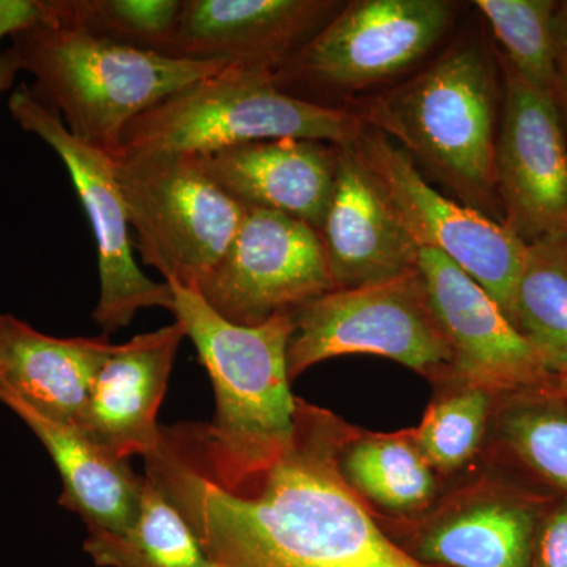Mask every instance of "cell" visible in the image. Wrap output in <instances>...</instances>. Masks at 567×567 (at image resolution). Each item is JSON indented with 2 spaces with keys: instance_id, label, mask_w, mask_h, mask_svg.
<instances>
[{
  "instance_id": "cell-1",
  "label": "cell",
  "mask_w": 567,
  "mask_h": 567,
  "mask_svg": "<svg viewBox=\"0 0 567 567\" xmlns=\"http://www.w3.org/2000/svg\"><path fill=\"white\" fill-rule=\"evenodd\" d=\"M353 429L297 399L292 445L238 488L210 480L163 434L145 477L169 499L218 567H434L380 527L347 483Z\"/></svg>"
},
{
  "instance_id": "cell-2",
  "label": "cell",
  "mask_w": 567,
  "mask_h": 567,
  "mask_svg": "<svg viewBox=\"0 0 567 567\" xmlns=\"http://www.w3.org/2000/svg\"><path fill=\"white\" fill-rule=\"evenodd\" d=\"M167 284L174 290L175 320L210 377L216 409L210 424L163 432L216 484L241 487L270 470L293 442L297 398L287 369L292 312L241 327L219 316L197 290Z\"/></svg>"
},
{
  "instance_id": "cell-3",
  "label": "cell",
  "mask_w": 567,
  "mask_h": 567,
  "mask_svg": "<svg viewBox=\"0 0 567 567\" xmlns=\"http://www.w3.org/2000/svg\"><path fill=\"white\" fill-rule=\"evenodd\" d=\"M10 50L31 91L76 140L121 153L126 126L173 93L219 73L229 63L183 61L96 35L62 17L48 0V17L11 37Z\"/></svg>"
},
{
  "instance_id": "cell-4",
  "label": "cell",
  "mask_w": 567,
  "mask_h": 567,
  "mask_svg": "<svg viewBox=\"0 0 567 567\" xmlns=\"http://www.w3.org/2000/svg\"><path fill=\"white\" fill-rule=\"evenodd\" d=\"M350 111L423 164L466 207L502 221L495 177L498 84L480 44H451L409 80Z\"/></svg>"
},
{
  "instance_id": "cell-5",
  "label": "cell",
  "mask_w": 567,
  "mask_h": 567,
  "mask_svg": "<svg viewBox=\"0 0 567 567\" xmlns=\"http://www.w3.org/2000/svg\"><path fill=\"white\" fill-rule=\"evenodd\" d=\"M361 125L349 107L306 102L281 91L274 73L230 65L134 118L118 155L205 156L279 137L346 145Z\"/></svg>"
},
{
  "instance_id": "cell-6",
  "label": "cell",
  "mask_w": 567,
  "mask_h": 567,
  "mask_svg": "<svg viewBox=\"0 0 567 567\" xmlns=\"http://www.w3.org/2000/svg\"><path fill=\"white\" fill-rule=\"evenodd\" d=\"M112 162L142 262L166 282L199 290L248 208L212 181L197 156L117 155Z\"/></svg>"
},
{
  "instance_id": "cell-7",
  "label": "cell",
  "mask_w": 567,
  "mask_h": 567,
  "mask_svg": "<svg viewBox=\"0 0 567 567\" xmlns=\"http://www.w3.org/2000/svg\"><path fill=\"white\" fill-rule=\"evenodd\" d=\"M292 317L290 382L311 365L344 354H377L427 379L453 375V353L417 267L388 281L331 290Z\"/></svg>"
},
{
  "instance_id": "cell-8",
  "label": "cell",
  "mask_w": 567,
  "mask_h": 567,
  "mask_svg": "<svg viewBox=\"0 0 567 567\" xmlns=\"http://www.w3.org/2000/svg\"><path fill=\"white\" fill-rule=\"evenodd\" d=\"M420 249L456 264L514 323V298L528 244L505 224L436 192L412 156L385 134L361 125L350 142Z\"/></svg>"
},
{
  "instance_id": "cell-9",
  "label": "cell",
  "mask_w": 567,
  "mask_h": 567,
  "mask_svg": "<svg viewBox=\"0 0 567 567\" xmlns=\"http://www.w3.org/2000/svg\"><path fill=\"white\" fill-rule=\"evenodd\" d=\"M456 18L446 0H353L275 71L281 91H361L423 61Z\"/></svg>"
},
{
  "instance_id": "cell-10",
  "label": "cell",
  "mask_w": 567,
  "mask_h": 567,
  "mask_svg": "<svg viewBox=\"0 0 567 567\" xmlns=\"http://www.w3.org/2000/svg\"><path fill=\"white\" fill-rule=\"evenodd\" d=\"M9 111L25 133L35 134L58 153L91 223L100 275V298L92 319L103 336L110 338L128 327L141 309L173 312V287L142 274L134 259L132 226L111 156L76 140L62 118L33 95L31 85L21 84L11 92Z\"/></svg>"
},
{
  "instance_id": "cell-11",
  "label": "cell",
  "mask_w": 567,
  "mask_h": 567,
  "mask_svg": "<svg viewBox=\"0 0 567 567\" xmlns=\"http://www.w3.org/2000/svg\"><path fill=\"white\" fill-rule=\"evenodd\" d=\"M334 289L319 230L286 213L251 208L197 292L229 322L256 327Z\"/></svg>"
},
{
  "instance_id": "cell-12",
  "label": "cell",
  "mask_w": 567,
  "mask_h": 567,
  "mask_svg": "<svg viewBox=\"0 0 567 567\" xmlns=\"http://www.w3.org/2000/svg\"><path fill=\"white\" fill-rule=\"evenodd\" d=\"M503 111L495 147L502 221L525 244L567 235V137L557 99L502 55Z\"/></svg>"
},
{
  "instance_id": "cell-13",
  "label": "cell",
  "mask_w": 567,
  "mask_h": 567,
  "mask_svg": "<svg viewBox=\"0 0 567 567\" xmlns=\"http://www.w3.org/2000/svg\"><path fill=\"white\" fill-rule=\"evenodd\" d=\"M417 268L453 353V377L488 394L540 385L550 372L491 297L456 264L421 249Z\"/></svg>"
},
{
  "instance_id": "cell-14",
  "label": "cell",
  "mask_w": 567,
  "mask_h": 567,
  "mask_svg": "<svg viewBox=\"0 0 567 567\" xmlns=\"http://www.w3.org/2000/svg\"><path fill=\"white\" fill-rule=\"evenodd\" d=\"M342 6L336 0H183L164 55L275 74Z\"/></svg>"
},
{
  "instance_id": "cell-15",
  "label": "cell",
  "mask_w": 567,
  "mask_h": 567,
  "mask_svg": "<svg viewBox=\"0 0 567 567\" xmlns=\"http://www.w3.org/2000/svg\"><path fill=\"white\" fill-rule=\"evenodd\" d=\"M185 338V327L175 320L115 344L74 427L112 456H147L162 436L156 416Z\"/></svg>"
},
{
  "instance_id": "cell-16",
  "label": "cell",
  "mask_w": 567,
  "mask_h": 567,
  "mask_svg": "<svg viewBox=\"0 0 567 567\" xmlns=\"http://www.w3.org/2000/svg\"><path fill=\"white\" fill-rule=\"evenodd\" d=\"M336 147L333 199L320 230L336 289L383 282L413 270L421 249L352 144Z\"/></svg>"
},
{
  "instance_id": "cell-17",
  "label": "cell",
  "mask_w": 567,
  "mask_h": 567,
  "mask_svg": "<svg viewBox=\"0 0 567 567\" xmlns=\"http://www.w3.org/2000/svg\"><path fill=\"white\" fill-rule=\"evenodd\" d=\"M197 158L212 181L248 210L286 213L322 230L334 193L336 145L279 137Z\"/></svg>"
},
{
  "instance_id": "cell-18",
  "label": "cell",
  "mask_w": 567,
  "mask_h": 567,
  "mask_svg": "<svg viewBox=\"0 0 567 567\" xmlns=\"http://www.w3.org/2000/svg\"><path fill=\"white\" fill-rule=\"evenodd\" d=\"M114 346L107 336L54 338L0 315V402H17L52 423L76 425Z\"/></svg>"
},
{
  "instance_id": "cell-19",
  "label": "cell",
  "mask_w": 567,
  "mask_h": 567,
  "mask_svg": "<svg viewBox=\"0 0 567 567\" xmlns=\"http://www.w3.org/2000/svg\"><path fill=\"white\" fill-rule=\"evenodd\" d=\"M394 540L434 567H532L535 516L509 496L480 488Z\"/></svg>"
},
{
  "instance_id": "cell-20",
  "label": "cell",
  "mask_w": 567,
  "mask_h": 567,
  "mask_svg": "<svg viewBox=\"0 0 567 567\" xmlns=\"http://www.w3.org/2000/svg\"><path fill=\"white\" fill-rule=\"evenodd\" d=\"M6 405L47 447L62 477L59 503L84 520L87 533L123 535L133 527L145 476H137L126 458L112 456L74 425L52 423L17 402Z\"/></svg>"
},
{
  "instance_id": "cell-21",
  "label": "cell",
  "mask_w": 567,
  "mask_h": 567,
  "mask_svg": "<svg viewBox=\"0 0 567 567\" xmlns=\"http://www.w3.org/2000/svg\"><path fill=\"white\" fill-rule=\"evenodd\" d=\"M84 550L99 567H218L186 518L147 477L133 527L123 535L87 533Z\"/></svg>"
},
{
  "instance_id": "cell-22",
  "label": "cell",
  "mask_w": 567,
  "mask_h": 567,
  "mask_svg": "<svg viewBox=\"0 0 567 567\" xmlns=\"http://www.w3.org/2000/svg\"><path fill=\"white\" fill-rule=\"evenodd\" d=\"M341 470L361 498L394 513H415L435 492L434 468L417 450L410 432L352 435L341 453Z\"/></svg>"
},
{
  "instance_id": "cell-23",
  "label": "cell",
  "mask_w": 567,
  "mask_h": 567,
  "mask_svg": "<svg viewBox=\"0 0 567 567\" xmlns=\"http://www.w3.org/2000/svg\"><path fill=\"white\" fill-rule=\"evenodd\" d=\"M513 320L547 371L567 375V235L528 244Z\"/></svg>"
},
{
  "instance_id": "cell-24",
  "label": "cell",
  "mask_w": 567,
  "mask_h": 567,
  "mask_svg": "<svg viewBox=\"0 0 567 567\" xmlns=\"http://www.w3.org/2000/svg\"><path fill=\"white\" fill-rule=\"evenodd\" d=\"M505 61L533 85L557 99L554 0H476Z\"/></svg>"
},
{
  "instance_id": "cell-25",
  "label": "cell",
  "mask_w": 567,
  "mask_h": 567,
  "mask_svg": "<svg viewBox=\"0 0 567 567\" xmlns=\"http://www.w3.org/2000/svg\"><path fill=\"white\" fill-rule=\"evenodd\" d=\"M183 0H55L62 17L137 50H167Z\"/></svg>"
},
{
  "instance_id": "cell-26",
  "label": "cell",
  "mask_w": 567,
  "mask_h": 567,
  "mask_svg": "<svg viewBox=\"0 0 567 567\" xmlns=\"http://www.w3.org/2000/svg\"><path fill=\"white\" fill-rule=\"evenodd\" d=\"M488 404L487 391L465 386L429 406L410 435L432 468L453 472L475 456L486 434Z\"/></svg>"
},
{
  "instance_id": "cell-27",
  "label": "cell",
  "mask_w": 567,
  "mask_h": 567,
  "mask_svg": "<svg viewBox=\"0 0 567 567\" xmlns=\"http://www.w3.org/2000/svg\"><path fill=\"white\" fill-rule=\"evenodd\" d=\"M503 432L518 456L567 492V413L540 406L514 410Z\"/></svg>"
},
{
  "instance_id": "cell-28",
  "label": "cell",
  "mask_w": 567,
  "mask_h": 567,
  "mask_svg": "<svg viewBox=\"0 0 567 567\" xmlns=\"http://www.w3.org/2000/svg\"><path fill=\"white\" fill-rule=\"evenodd\" d=\"M533 550L535 567H567V507L547 518Z\"/></svg>"
},
{
  "instance_id": "cell-29",
  "label": "cell",
  "mask_w": 567,
  "mask_h": 567,
  "mask_svg": "<svg viewBox=\"0 0 567 567\" xmlns=\"http://www.w3.org/2000/svg\"><path fill=\"white\" fill-rule=\"evenodd\" d=\"M48 17V0H0V41L28 31Z\"/></svg>"
},
{
  "instance_id": "cell-30",
  "label": "cell",
  "mask_w": 567,
  "mask_h": 567,
  "mask_svg": "<svg viewBox=\"0 0 567 567\" xmlns=\"http://www.w3.org/2000/svg\"><path fill=\"white\" fill-rule=\"evenodd\" d=\"M555 51H557V102L567 126V2L558 3L555 14Z\"/></svg>"
},
{
  "instance_id": "cell-31",
  "label": "cell",
  "mask_w": 567,
  "mask_h": 567,
  "mask_svg": "<svg viewBox=\"0 0 567 567\" xmlns=\"http://www.w3.org/2000/svg\"><path fill=\"white\" fill-rule=\"evenodd\" d=\"M20 63L14 58L13 51H0V93L9 91L20 73Z\"/></svg>"
},
{
  "instance_id": "cell-32",
  "label": "cell",
  "mask_w": 567,
  "mask_h": 567,
  "mask_svg": "<svg viewBox=\"0 0 567 567\" xmlns=\"http://www.w3.org/2000/svg\"><path fill=\"white\" fill-rule=\"evenodd\" d=\"M557 385H558L559 393H561L563 395H565V398H567V375L558 377Z\"/></svg>"
}]
</instances>
